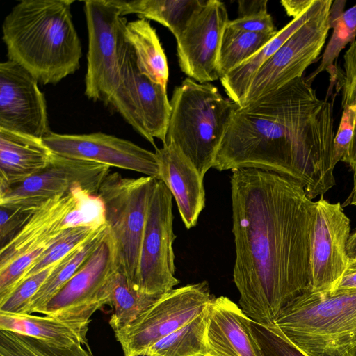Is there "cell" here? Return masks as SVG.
<instances>
[{
    "mask_svg": "<svg viewBox=\"0 0 356 356\" xmlns=\"http://www.w3.org/2000/svg\"><path fill=\"white\" fill-rule=\"evenodd\" d=\"M233 280L239 305L268 326L312 289L310 243L315 202L297 181L257 168L232 170Z\"/></svg>",
    "mask_w": 356,
    "mask_h": 356,
    "instance_id": "obj_1",
    "label": "cell"
},
{
    "mask_svg": "<svg viewBox=\"0 0 356 356\" xmlns=\"http://www.w3.org/2000/svg\"><path fill=\"white\" fill-rule=\"evenodd\" d=\"M333 106L302 76L236 105L213 168H257L299 182L311 200L336 184Z\"/></svg>",
    "mask_w": 356,
    "mask_h": 356,
    "instance_id": "obj_2",
    "label": "cell"
},
{
    "mask_svg": "<svg viewBox=\"0 0 356 356\" xmlns=\"http://www.w3.org/2000/svg\"><path fill=\"white\" fill-rule=\"evenodd\" d=\"M71 0H22L5 17L3 40L8 60L42 85H55L80 67L81 45Z\"/></svg>",
    "mask_w": 356,
    "mask_h": 356,
    "instance_id": "obj_3",
    "label": "cell"
},
{
    "mask_svg": "<svg viewBox=\"0 0 356 356\" xmlns=\"http://www.w3.org/2000/svg\"><path fill=\"white\" fill-rule=\"evenodd\" d=\"M274 324L308 356H355L356 289L307 291L284 307Z\"/></svg>",
    "mask_w": 356,
    "mask_h": 356,
    "instance_id": "obj_4",
    "label": "cell"
},
{
    "mask_svg": "<svg viewBox=\"0 0 356 356\" xmlns=\"http://www.w3.org/2000/svg\"><path fill=\"white\" fill-rule=\"evenodd\" d=\"M170 105L164 143L176 145L204 178L213 168L237 104L222 97L213 85L188 77L175 88Z\"/></svg>",
    "mask_w": 356,
    "mask_h": 356,
    "instance_id": "obj_5",
    "label": "cell"
},
{
    "mask_svg": "<svg viewBox=\"0 0 356 356\" xmlns=\"http://www.w3.org/2000/svg\"><path fill=\"white\" fill-rule=\"evenodd\" d=\"M155 178L109 173L98 192L105 207L108 236L118 271L136 290L140 249Z\"/></svg>",
    "mask_w": 356,
    "mask_h": 356,
    "instance_id": "obj_6",
    "label": "cell"
},
{
    "mask_svg": "<svg viewBox=\"0 0 356 356\" xmlns=\"http://www.w3.org/2000/svg\"><path fill=\"white\" fill-rule=\"evenodd\" d=\"M81 187L50 199L30 209L22 227L0 251V297L6 298L32 265L55 243L68 234L67 217ZM86 190V189H85Z\"/></svg>",
    "mask_w": 356,
    "mask_h": 356,
    "instance_id": "obj_7",
    "label": "cell"
},
{
    "mask_svg": "<svg viewBox=\"0 0 356 356\" xmlns=\"http://www.w3.org/2000/svg\"><path fill=\"white\" fill-rule=\"evenodd\" d=\"M88 48L85 95L108 106L119 81L127 19L115 0L84 1Z\"/></svg>",
    "mask_w": 356,
    "mask_h": 356,
    "instance_id": "obj_8",
    "label": "cell"
},
{
    "mask_svg": "<svg viewBox=\"0 0 356 356\" xmlns=\"http://www.w3.org/2000/svg\"><path fill=\"white\" fill-rule=\"evenodd\" d=\"M167 88L152 81L138 67L134 51L127 42L118 84L108 106L157 149L154 138L165 142L170 113Z\"/></svg>",
    "mask_w": 356,
    "mask_h": 356,
    "instance_id": "obj_9",
    "label": "cell"
},
{
    "mask_svg": "<svg viewBox=\"0 0 356 356\" xmlns=\"http://www.w3.org/2000/svg\"><path fill=\"white\" fill-rule=\"evenodd\" d=\"M172 195L155 179L149 197L140 249L136 290L148 295L164 294L179 283L175 277Z\"/></svg>",
    "mask_w": 356,
    "mask_h": 356,
    "instance_id": "obj_10",
    "label": "cell"
},
{
    "mask_svg": "<svg viewBox=\"0 0 356 356\" xmlns=\"http://www.w3.org/2000/svg\"><path fill=\"white\" fill-rule=\"evenodd\" d=\"M213 298L206 281L165 293L130 325L115 332L124 356L143 353L183 327L200 315Z\"/></svg>",
    "mask_w": 356,
    "mask_h": 356,
    "instance_id": "obj_11",
    "label": "cell"
},
{
    "mask_svg": "<svg viewBox=\"0 0 356 356\" xmlns=\"http://www.w3.org/2000/svg\"><path fill=\"white\" fill-rule=\"evenodd\" d=\"M332 2L325 0L321 9L261 66L242 106L302 76L307 67L316 61L325 44L330 29Z\"/></svg>",
    "mask_w": 356,
    "mask_h": 356,
    "instance_id": "obj_12",
    "label": "cell"
},
{
    "mask_svg": "<svg viewBox=\"0 0 356 356\" xmlns=\"http://www.w3.org/2000/svg\"><path fill=\"white\" fill-rule=\"evenodd\" d=\"M109 169L106 165L54 153L42 171L0 191V207L29 210L78 186L98 194Z\"/></svg>",
    "mask_w": 356,
    "mask_h": 356,
    "instance_id": "obj_13",
    "label": "cell"
},
{
    "mask_svg": "<svg viewBox=\"0 0 356 356\" xmlns=\"http://www.w3.org/2000/svg\"><path fill=\"white\" fill-rule=\"evenodd\" d=\"M116 270L107 231L73 277L38 313L90 321L97 310L108 305L111 281Z\"/></svg>",
    "mask_w": 356,
    "mask_h": 356,
    "instance_id": "obj_14",
    "label": "cell"
},
{
    "mask_svg": "<svg viewBox=\"0 0 356 356\" xmlns=\"http://www.w3.org/2000/svg\"><path fill=\"white\" fill-rule=\"evenodd\" d=\"M340 202L321 196L315 202L310 243L312 292H330L343 275L348 262L346 246L350 221Z\"/></svg>",
    "mask_w": 356,
    "mask_h": 356,
    "instance_id": "obj_15",
    "label": "cell"
},
{
    "mask_svg": "<svg viewBox=\"0 0 356 356\" xmlns=\"http://www.w3.org/2000/svg\"><path fill=\"white\" fill-rule=\"evenodd\" d=\"M0 129L42 139L52 132L38 81L10 60L0 63Z\"/></svg>",
    "mask_w": 356,
    "mask_h": 356,
    "instance_id": "obj_16",
    "label": "cell"
},
{
    "mask_svg": "<svg viewBox=\"0 0 356 356\" xmlns=\"http://www.w3.org/2000/svg\"><path fill=\"white\" fill-rule=\"evenodd\" d=\"M43 141L53 152L60 156L136 171L157 179L159 177L155 152L113 135L102 132L88 134L51 132Z\"/></svg>",
    "mask_w": 356,
    "mask_h": 356,
    "instance_id": "obj_17",
    "label": "cell"
},
{
    "mask_svg": "<svg viewBox=\"0 0 356 356\" xmlns=\"http://www.w3.org/2000/svg\"><path fill=\"white\" fill-rule=\"evenodd\" d=\"M228 22L225 3L207 0L176 39L179 65L188 78L200 83L220 79L217 62Z\"/></svg>",
    "mask_w": 356,
    "mask_h": 356,
    "instance_id": "obj_18",
    "label": "cell"
},
{
    "mask_svg": "<svg viewBox=\"0 0 356 356\" xmlns=\"http://www.w3.org/2000/svg\"><path fill=\"white\" fill-rule=\"evenodd\" d=\"M251 321L227 297L213 298L209 305L206 356H261Z\"/></svg>",
    "mask_w": 356,
    "mask_h": 356,
    "instance_id": "obj_19",
    "label": "cell"
},
{
    "mask_svg": "<svg viewBox=\"0 0 356 356\" xmlns=\"http://www.w3.org/2000/svg\"><path fill=\"white\" fill-rule=\"evenodd\" d=\"M155 153L159 165V179L171 192L185 227H195L205 205L204 178L174 143L163 144Z\"/></svg>",
    "mask_w": 356,
    "mask_h": 356,
    "instance_id": "obj_20",
    "label": "cell"
},
{
    "mask_svg": "<svg viewBox=\"0 0 356 356\" xmlns=\"http://www.w3.org/2000/svg\"><path fill=\"white\" fill-rule=\"evenodd\" d=\"M54 155L42 138L0 129V191L42 171Z\"/></svg>",
    "mask_w": 356,
    "mask_h": 356,
    "instance_id": "obj_21",
    "label": "cell"
},
{
    "mask_svg": "<svg viewBox=\"0 0 356 356\" xmlns=\"http://www.w3.org/2000/svg\"><path fill=\"white\" fill-rule=\"evenodd\" d=\"M90 323V321L47 315L0 312V330L31 337L60 347L77 343L88 346L86 334Z\"/></svg>",
    "mask_w": 356,
    "mask_h": 356,
    "instance_id": "obj_22",
    "label": "cell"
},
{
    "mask_svg": "<svg viewBox=\"0 0 356 356\" xmlns=\"http://www.w3.org/2000/svg\"><path fill=\"white\" fill-rule=\"evenodd\" d=\"M325 0H314L310 8L293 18L257 53L220 79L229 99L242 106L251 82L261 66L322 7Z\"/></svg>",
    "mask_w": 356,
    "mask_h": 356,
    "instance_id": "obj_23",
    "label": "cell"
},
{
    "mask_svg": "<svg viewBox=\"0 0 356 356\" xmlns=\"http://www.w3.org/2000/svg\"><path fill=\"white\" fill-rule=\"evenodd\" d=\"M122 16L135 13L167 27L177 39L205 0H115Z\"/></svg>",
    "mask_w": 356,
    "mask_h": 356,
    "instance_id": "obj_24",
    "label": "cell"
},
{
    "mask_svg": "<svg viewBox=\"0 0 356 356\" xmlns=\"http://www.w3.org/2000/svg\"><path fill=\"white\" fill-rule=\"evenodd\" d=\"M127 40L132 47L140 72L167 88L169 69L164 50L155 29L143 18L127 22Z\"/></svg>",
    "mask_w": 356,
    "mask_h": 356,
    "instance_id": "obj_25",
    "label": "cell"
},
{
    "mask_svg": "<svg viewBox=\"0 0 356 356\" xmlns=\"http://www.w3.org/2000/svg\"><path fill=\"white\" fill-rule=\"evenodd\" d=\"M106 234L107 226L60 260L31 298L24 314L38 313L44 307L73 277L99 246Z\"/></svg>",
    "mask_w": 356,
    "mask_h": 356,
    "instance_id": "obj_26",
    "label": "cell"
},
{
    "mask_svg": "<svg viewBox=\"0 0 356 356\" xmlns=\"http://www.w3.org/2000/svg\"><path fill=\"white\" fill-rule=\"evenodd\" d=\"M346 1L336 0L330 10V29L332 35L323 54L321 64L306 79L311 83L315 77L323 71L330 75L331 86L338 79L339 72L334 65L341 51L356 37V4L344 11Z\"/></svg>",
    "mask_w": 356,
    "mask_h": 356,
    "instance_id": "obj_27",
    "label": "cell"
},
{
    "mask_svg": "<svg viewBox=\"0 0 356 356\" xmlns=\"http://www.w3.org/2000/svg\"><path fill=\"white\" fill-rule=\"evenodd\" d=\"M164 294L148 295L137 291L130 287L124 275L115 271L111 280L108 302V305L113 309L109 325L114 332L130 325Z\"/></svg>",
    "mask_w": 356,
    "mask_h": 356,
    "instance_id": "obj_28",
    "label": "cell"
},
{
    "mask_svg": "<svg viewBox=\"0 0 356 356\" xmlns=\"http://www.w3.org/2000/svg\"><path fill=\"white\" fill-rule=\"evenodd\" d=\"M209 305L191 321L163 337L143 353L156 356H206L205 334Z\"/></svg>",
    "mask_w": 356,
    "mask_h": 356,
    "instance_id": "obj_29",
    "label": "cell"
},
{
    "mask_svg": "<svg viewBox=\"0 0 356 356\" xmlns=\"http://www.w3.org/2000/svg\"><path fill=\"white\" fill-rule=\"evenodd\" d=\"M276 34L248 32L227 24L217 62L220 79L250 58Z\"/></svg>",
    "mask_w": 356,
    "mask_h": 356,
    "instance_id": "obj_30",
    "label": "cell"
},
{
    "mask_svg": "<svg viewBox=\"0 0 356 356\" xmlns=\"http://www.w3.org/2000/svg\"><path fill=\"white\" fill-rule=\"evenodd\" d=\"M0 356H91L81 344L56 346L17 332L0 330Z\"/></svg>",
    "mask_w": 356,
    "mask_h": 356,
    "instance_id": "obj_31",
    "label": "cell"
},
{
    "mask_svg": "<svg viewBox=\"0 0 356 356\" xmlns=\"http://www.w3.org/2000/svg\"><path fill=\"white\" fill-rule=\"evenodd\" d=\"M106 227V224L100 228L81 227L72 229L68 234L49 248L32 265L21 282L27 277L32 276L55 264H57L69 253L85 243Z\"/></svg>",
    "mask_w": 356,
    "mask_h": 356,
    "instance_id": "obj_32",
    "label": "cell"
},
{
    "mask_svg": "<svg viewBox=\"0 0 356 356\" xmlns=\"http://www.w3.org/2000/svg\"><path fill=\"white\" fill-rule=\"evenodd\" d=\"M250 327L261 356H308L275 325L268 326L252 320Z\"/></svg>",
    "mask_w": 356,
    "mask_h": 356,
    "instance_id": "obj_33",
    "label": "cell"
},
{
    "mask_svg": "<svg viewBox=\"0 0 356 356\" xmlns=\"http://www.w3.org/2000/svg\"><path fill=\"white\" fill-rule=\"evenodd\" d=\"M57 264L21 282L5 299L0 301V312L24 314L30 300L47 279Z\"/></svg>",
    "mask_w": 356,
    "mask_h": 356,
    "instance_id": "obj_34",
    "label": "cell"
},
{
    "mask_svg": "<svg viewBox=\"0 0 356 356\" xmlns=\"http://www.w3.org/2000/svg\"><path fill=\"white\" fill-rule=\"evenodd\" d=\"M342 116L333 143L334 166L339 161L346 163L355 127L356 105L355 102L342 98Z\"/></svg>",
    "mask_w": 356,
    "mask_h": 356,
    "instance_id": "obj_35",
    "label": "cell"
},
{
    "mask_svg": "<svg viewBox=\"0 0 356 356\" xmlns=\"http://www.w3.org/2000/svg\"><path fill=\"white\" fill-rule=\"evenodd\" d=\"M345 72L341 77L343 99H348L356 105V40L353 41L344 55ZM346 163L356 174V121L353 138Z\"/></svg>",
    "mask_w": 356,
    "mask_h": 356,
    "instance_id": "obj_36",
    "label": "cell"
},
{
    "mask_svg": "<svg viewBox=\"0 0 356 356\" xmlns=\"http://www.w3.org/2000/svg\"><path fill=\"white\" fill-rule=\"evenodd\" d=\"M227 26L253 33H277L271 15L268 13L267 10L251 13L229 20Z\"/></svg>",
    "mask_w": 356,
    "mask_h": 356,
    "instance_id": "obj_37",
    "label": "cell"
},
{
    "mask_svg": "<svg viewBox=\"0 0 356 356\" xmlns=\"http://www.w3.org/2000/svg\"><path fill=\"white\" fill-rule=\"evenodd\" d=\"M29 210L0 207L1 248L7 243L22 227L26 220Z\"/></svg>",
    "mask_w": 356,
    "mask_h": 356,
    "instance_id": "obj_38",
    "label": "cell"
},
{
    "mask_svg": "<svg viewBox=\"0 0 356 356\" xmlns=\"http://www.w3.org/2000/svg\"><path fill=\"white\" fill-rule=\"evenodd\" d=\"M354 289H356V259L349 260L343 275L329 293Z\"/></svg>",
    "mask_w": 356,
    "mask_h": 356,
    "instance_id": "obj_39",
    "label": "cell"
},
{
    "mask_svg": "<svg viewBox=\"0 0 356 356\" xmlns=\"http://www.w3.org/2000/svg\"><path fill=\"white\" fill-rule=\"evenodd\" d=\"M314 2V0H282L280 1L287 15L293 18L303 14Z\"/></svg>",
    "mask_w": 356,
    "mask_h": 356,
    "instance_id": "obj_40",
    "label": "cell"
},
{
    "mask_svg": "<svg viewBox=\"0 0 356 356\" xmlns=\"http://www.w3.org/2000/svg\"><path fill=\"white\" fill-rule=\"evenodd\" d=\"M238 3V17L251 13L267 10V0H241Z\"/></svg>",
    "mask_w": 356,
    "mask_h": 356,
    "instance_id": "obj_41",
    "label": "cell"
},
{
    "mask_svg": "<svg viewBox=\"0 0 356 356\" xmlns=\"http://www.w3.org/2000/svg\"><path fill=\"white\" fill-rule=\"evenodd\" d=\"M346 251L349 260L356 259V229L350 235Z\"/></svg>",
    "mask_w": 356,
    "mask_h": 356,
    "instance_id": "obj_42",
    "label": "cell"
},
{
    "mask_svg": "<svg viewBox=\"0 0 356 356\" xmlns=\"http://www.w3.org/2000/svg\"><path fill=\"white\" fill-rule=\"evenodd\" d=\"M354 206L356 207V174L353 175V189L346 200L342 204V207Z\"/></svg>",
    "mask_w": 356,
    "mask_h": 356,
    "instance_id": "obj_43",
    "label": "cell"
},
{
    "mask_svg": "<svg viewBox=\"0 0 356 356\" xmlns=\"http://www.w3.org/2000/svg\"><path fill=\"white\" fill-rule=\"evenodd\" d=\"M130 356H156V355H152V354H148V353H138V354L132 355H130Z\"/></svg>",
    "mask_w": 356,
    "mask_h": 356,
    "instance_id": "obj_44",
    "label": "cell"
},
{
    "mask_svg": "<svg viewBox=\"0 0 356 356\" xmlns=\"http://www.w3.org/2000/svg\"><path fill=\"white\" fill-rule=\"evenodd\" d=\"M355 356H356V355H355Z\"/></svg>",
    "mask_w": 356,
    "mask_h": 356,
    "instance_id": "obj_45",
    "label": "cell"
}]
</instances>
